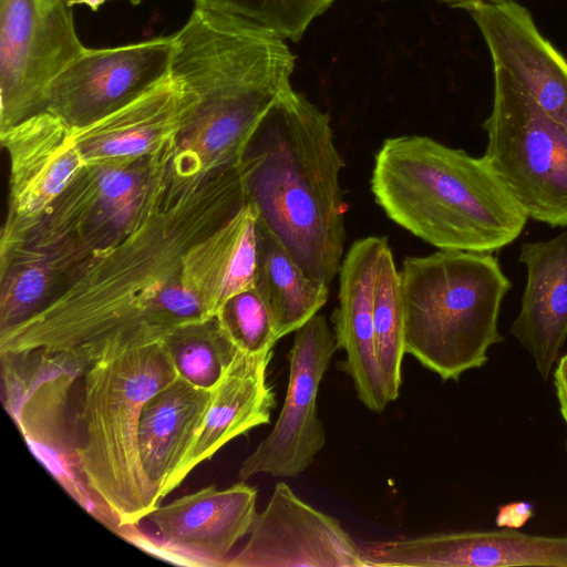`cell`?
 <instances>
[{"instance_id": "obj_5", "label": "cell", "mask_w": 567, "mask_h": 567, "mask_svg": "<svg viewBox=\"0 0 567 567\" xmlns=\"http://www.w3.org/2000/svg\"><path fill=\"white\" fill-rule=\"evenodd\" d=\"M159 341L102 354L84 372L78 458L94 516L128 532L155 505L138 455L145 402L177 378Z\"/></svg>"}, {"instance_id": "obj_22", "label": "cell", "mask_w": 567, "mask_h": 567, "mask_svg": "<svg viewBox=\"0 0 567 567\" xmlns=\"http://www.w3.org/2000/svg\"><path fill=\"white\" fill-rule=\"evenodd\" d=\"M259 213L247 199L185 254L183 284L208 317L237 292L255 287Z\"/></svg>"}, {"instance_id": "obj_24", "label": "cell", "mask_w": 567, "mask_h": 567, "mask_svg": "<svg viewBox=\"0 0 567 567\" xmlns=\"http://www.w3.org/2000/svg\"><path fill=\"white\" fill-rule=\"evenodd\" d=\"M255 288L274 313L279 339L308 322L329 297V285L309 278L260 219Z\"/></svg>"}, {"instance_id": "obj_17", "label": "cell", "mask_w": 567, "mask_h": 567, "mask_svg": "<svg viewBox=\"0 0 567 567\" xmlns=\"http://www.w3.org/2000/svg\"><path fill=\"white\" fill-rule=\"evenodd\" d=\"M256 501V487L241 480L225 489L212 485L158 505L145 518L168 556L187 565L227 566L235 544L250 533Z\"/></svg>"}, {"instance_id": "obj_10", "label": "cell", "mask_w": 567, "mask_h": 567, "mask_svg": "<svg viewBox=\"0 0 567 567\" xmlns=\"http://www.w3.org/2000/svg\"><path fill=\"white\" fill-rule=\"evenodd\" d=\"M64 0H0V131L44 111L50 82L80 56Z\"/></svg>"}, {"instance_id": "obj_14", "label": "cell", "mask_w": 567, "mask_h": 567, "mask_svg": "<svg viewBox=\"0 0 567 567\" xmlns=\"http://www.w3.org/2000/svg\"><path fill=\"white\" fill-rule=\"evenodd\" d=\"M369 567H567V536L458 530L367 543Z\"/></svg>"}, {"instance_id": "obj_33", "label": "cell", "mask_w": 567, "mask_h": 567, "mask_svg": "<svg viewBox=\"0 0 567 567\" xmlns=\"http://www.w3.org/2000/svg\"><path fill=\"white\" fill-rule=\"evenodd\" d=\"M64 1L69 2L70 0H64Z\"/></svg>"}, {"instance_id": "obj_25", "label": "cell", "mask_w": 567, "mask_h": 567, "mask_svg": "<svg viewBox=\"0 0 567 567\" xmlns=\"http://www.w3.org/2000/svg\"><path fill=\"white\" fill-rule=\"evenodd\" d=\"M161 343L177 375L206 390L215 388L238 352L216 316L179 324Z\"/></svg>"}, {"instance_id": "obj_7", "label": "cell", "mask_w": 567, "mask_h": 567, "mask_svg": "<svg viewBox=\"0 0 567 567\" xmlns=\"http://www.w3.org/2000/svg\"><path fill=\"white\" fill-rule=\"evenodd\" d=\"M176 138L135 161L85 165L38 218L1 236V262L27 259L44 266L60 293L134 225Z\"/></svg>"}, {"instance_id": "obj_28", "label": "cell", "mask_w": 567, "mask_h": 567, "mask_svg": "<svg viewBox=\"0 0 567 567\" xmlns=\"http://www.w3.org/2000/svg\"><path fill=\"white\" fill-rule=\"evenodd\" d=\"M197 7L236 13L299 41L309 24L324 13L333 0H193Z\"/></svg>"}, {"instance_id": "obj_1", "label": "cell", "mask_w": 567, "mask_h": 567, "mask_svg": "<svg viewBox=\"0 0 567 567\" xmlns=\"http://www.w3.org/2000/svg\"><path fill=\"white\" fill-rule=\"evenodd\" d=\"M176 143L130 230L99 254L47 306L0 332V353L101 354L159 341L175 327L210 318L183 284L187 250L246 199L239 165L189 171Z\"/></svg>"}, {"instance_id": "obj_32", "label": "cell", "mask_w": 567, "mask_h": 567, "mask_svg": "<svg viewBox=\"0 0 567 567\" xmlns=\"http://www.w3.org/2000/svg\"><path fill=\"white\" fill-rule=\"evenodd\" d=\"M446 3H449L450 6H453L455 2L460 1V0H442Z\"/></svg>"}, {"instance_id": "obj_19", "label": "cell", "mask_w": 567, "mask_h": 567, "mask_svg": "<svg viewBox=\"0 0 567 567\" xmlns=\"http://www.w3.org/2000/svg\"><path fill=\"white\" fill-rule=\"evenodd\" d=\"M519 261L526 267V286L509 332L546 381L567 338V229L523 244Z\"/></svg>"}, {"instance_id": "obj_6", "label": "cell", "mask_w": 567, "mask_h": 567, "mask_svg": "<svg viewBox=\"0 0 567 567\" xmlns=\"http://www.w3.org/2000/svg\"><path fill=\"white\" fill-rule=\"evenodd\" d=\"M405 353L443 381L488 361L504 338L501 305L511 289L492 252L440 249L406 257L400 271Z\"/></svg>"}, {"instance_id": "obj_18", "label": "cell", "mask_w": 567, "mask_h": 567, "mask_svg": "<svg viewBox=\"0 0 567 567\" xmlns=\"http://www.w3.org/2000/svg\"><path fill=\"white\" fill-rule=\"evenodd\" d=\"M384 237L355 240L339 268L338 307L331 316L342 370L352 379L360 401L373 412L391 402L377 355L373 302L378 262Z\"/></svg>"}, {"instance_id": "obj_27", "label": "cell", "mask_w": 567, "mask_h": 567, "mask_svg": "<svg viewBox=\"0 0 567 567\" xmlns=\"http://www.w3.org/2000/svg\"><path fill=\"white\" fill-rule=\"evenodd\" d=\"M215 316L224 332L240 351H269L279 340L274 313L255 287L228 298Z\"/></svg>"}, {"instance_id": "obj_13", "label": "cell", "mask_w": 567, "mask_h": 567, "mask_svg": "<svg viewBox=\"0 0 567 567\" xmlns=\"http://www.w3.org/2000/svg\"><path fill=\"white\" fill-rule=\"evenodd\" d=\"M249 535L228 567H369L340 520L306 503L285 482L275 485Z\"/></svg>"}, {"instance_id": "obj_3", "label": "cell", "mask_w": 567, "mask_h": 567, "mask_svg": "<svg viewBox=\"0 0 567 567\" xmlns=\"http://www.w3.org/2000/svg\"><path fill=\"white\" fill-rule=\"evenodd\" d=\"M238 165L259 219L309 278L330 285L346 231L344 162L328 113L289 87L259 122Z\"/></svg>"}, {"instance_id": "obj_26", "label": "cell", "mask_w": 567, "mask_h": 567, "mask_svg": "<svg viewBox=\"0 0 567 567\" xmlns=\"http://www.w3.org/2000/svg\"><path fill=\"white\" fill-rule=\"evenodd\" d=\"M373 320L377 355L391 402L400 394L404 347V308L400 272L388 243L383 246L377 270Z\"/></svg>"}, {"instance_id": "obj_16", "label": "cell", "mask_w": 567, "mask_h": 567, "mask_svg": "<svg viewBox=\"0 0 567 567\" xmlns=\"http://www.w3.org/2000/svg\"><path fill=\"white\" fill-rule=\"evenodd\" d=\"M0 140L10 161L7 236L38 218L86 164L71 130L48 111L1 130Z\"/></svg>"}, {"instance_id": "obj_9", "label": "cell", "mask_w": 567, "mask_h": 567, "mask_svg": "<svg viewBox=\"0 0 567 567\" xmlns=\"http://www.w3.org/2000/svg\"><path fill=\"white\" fill-rule=\"evenodd\" d=\"M0 357L7 412L60 484L91 511L79 470V442L68 416L71 386L89 362L72 352L43 350Z\"/></svg>"}, {"instance_id": "obj_21", "label": "cell", "mask_w": 567, "mask_h": 567, "mask_svg": "<svg viewBox=\"0 0 567 567\" xmlns=\"http://www.w3.org/2000/svg\"><path fill=\"white\" fill-rule=\"evenodd\" d=\"M182 111L179 87L168 76L101 120L70 130L86 165L131 162L156 153L176 138Z\"/></svg>"}, {"instance_id": "obj_15", "label": "cell", "mask_w": 567, "mask_h": 567, "mask_svg": "<svg viewBox=\"0 0 567 567\" xmlns=\"http://www.w3.org/2000/svg\"><path fill=\"white\" fill-rule=\"evenodd\" d=\"M478 27L493 66L505 70L553 120L567 130V61L514 0H460Z\"/></svg>"}, {"instance_id": "obj_2", "label": "cell", "mask_w": 567, "mask_h": 567, "mask_svg": "<svg viewBox=\"0 0 567 567\" xmlns=\"http://www.w3.org/2000/svg\"><path fill=\"white\" fill-rule=\"evenodd\" d=\"M173 39L169 76L183 106L177 156L195 173L235 166L261 118L291 87L296 56L272 29L196 6Z\"/></svg>"}, {"instance_id": "obj_23", "label": "cell", "mask_w": 567, "mask_h": 567, "mask_svg": "<svg viewBox=\"0 0 567 567\" xmlns=\"http://www.w3.org/2000/svg\"><path fill=\"white\" fill-rule=\"evenodd\" d=\"M272 354V350L260 353L238 350L212 390L204 425L179 471L178 484L229 441L270 422L276 408V394L267 383Z\"/></svg>"}, {"instance_id": "obj_20", "label": "cell", "mask_w": 567, "mask_h": 567, "mask_svg": "<svg viewBox=\"0 0 567 567\" xmlns=\"http://www.w3.org/2000/svg\"><path fill=\"white\" fill-rule=\"evenodd\" d=\"M212 390L177 377L144 404L138 423L141 467L156 506L174 491L210 404Z\"/></svg>"}, {"instance_id": "obj_31", "label": "cell", "mask_w": 567, "mask_h": 567, "mask_svg": "<svg viewBox=\"0 0 567 567\" xmlns=\"http://www.w3.org/2000/svg\"><path fill=\"white\" fill-rule=\"evenodd\" d=\"M106 0H70L68 3L73 7L76 4H84L89 7L92 11H97L100 7L105 2ZM130 2L133 6H138L142 3L143 0H125Z\"/></svg>"}, {"instance_id": "obj_12", "label": "cell", "mask_w": 567, "mask_h": 567, "mask_svg": "<svg viewBox=\"0 0 567 567\" xmlns=\"http://www.w3.org/2000/svg\"><path fill=\"white\" fill-rule=\"evenodd\" d=\"M337 350L334 331L322 315H315L296 331L281 411L269 434L241 463V480L260 473L292 478L313 463L326 444L317 412L319 385Z\"/></svg>"}, {"instance_id": "obj_4", "label": "cell", "mask_w": 567, "mask_h": 567, "mask_svg": "<svg viewBox=\"0 0 567 567\" xmlns=\"http://www.w3.org/2000/svg\"><path fill=\"white\" fill-rule=\"evenodd\" d=\"M371 190L391 220L439 249L493 252L528 218L484 156L427 136L386 138Z\"/></svg>"}, {"instance_id": "obj_8", "label": "cell", "mask_w": 567, "mask_h": 567, "mask_svg": "<svg viewBox=\"0 0 567 567\" xmlns=\"http://www.w3.org/2000/svg\"><path fill=\"white\" fill-rule=\"evenodd\" d=\"M493 72L484 157L528 218L567 226V130L505 70Z\"/></svg>"}, {"instance_id": "obj_30", "label": "cell", "mask_w": 567, "mask_h": 567, "mask_svg": "<svg viewBox=\"0 0 567 567\" xmlns=\"http://www.w3.org/2000/svg\"><path fill=\"white\" fill-rule=\"evenodd\" d=\"M553 373L554 386L561 416L567 425V354L558 359Z\"/></svg>"}, {"instance_id": "obj_11", "label": "cell", "mask_w": 567, "mask_h": 567, "mask_svg": "<svg viewBox=\"0 0 567 567\" xmlns=\"http://www.w3.org/2000/svg\"><path fill=\"white\" fill-rule=\"evenodd\" d=\"M174 39L85 49L48 85L44 111L80 128L146 94L169 76Z\"/></svg>"}, {"instance_id": "obj_29", "label": "cell", "mask_w": 567, "mask_h": 567, "mask_svg": "<svg viewBox=\"0 0 567 567\" xmlns=\"http://www.w3.org/2000/svg\"><path fill=\"white\" fill-rule=\"evenodd\" d=\"M533 516V506L529 503L515 502L499 507L496 524L499 527L519 528Z\"/></svg>"}]
</instances>
